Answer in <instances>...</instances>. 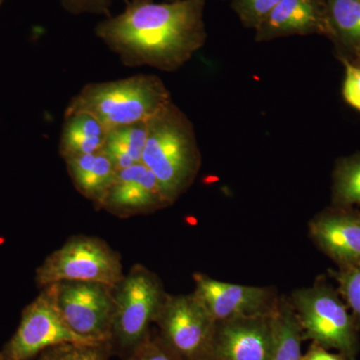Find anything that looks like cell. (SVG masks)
<instances>
[{"instance_id":"obj_1","label":"cell","mask_w":360,"mask_h":360,"mask_svg":"<svg viewBox=\"0 0 360 360\" xmlns=\"http://www.w3.org/2000/svg\"><path fill=\"white\" fill-rule=\"evenodd\" d=\"M206 1L129 0L122 13L106 16L94 33L125 66L174 72L207 39Z\"/></svg>"},{"instance_id":"obj_2","label":"cell","mask_w":360,"mask_h":360,"mask_svg":"<svg viewBox=\"0 0 360 360\" xmlns=\"http://www.w3.org/2000/svg\"><path fill=\"white\" fill-rule=\"evenodd\" d=\"M141 162L155 175L170 205L198 175L201 156L193 122L174 101L148 120Z\"/></svg>"},{"instance_id":"obj_3","label":"cell","mask_w":360,"mask_h":360,"mask_svg":"<svg viewBox=\"0 0 360 360\" xmlns=\"http://www.w3.org/2000/svg\"><path fill=\"white\" fill-rule=\"evenodd\" d=\"M172 101L169 90L160 77L136 75L84 85L71 97L63 115L89 113L108 131L124 125L148 122Z\"/></svg>"},{"instance_id":"obj_4","label":"cell","mask_w":360,"mask_h":360,"mask_svg":"<svg viewBox=\"0 0 360 360\" xmlns=\"http://www.w3.org/2000/svg\"><path fill=\"white\" fill-rule=\"evenodd\" d=\"M162 284L150 270L134 265L115 288L110 345L127 356L149 335L165 300Z\"/></svg>"},{"instance_id":"obj_5","label":"cell","mask_w":360,"mask_h":360,"mask_svg":"<svg viewBox=\"0 0 360 360\" xmlns=\"http://www.w3.org/2000/svg\"><path fill=\"white\" fill-rule=\"evenodd\" d=\"M124 276L122 257L105 241L77 236L45 258L37 270L35 281L40 288L65 281L116 288Z\"/></svg>"},{"instance_id":"obj_6","label":"cell","mask_w":360,"mask_h":360,"mask_svg":"<svg viewBox=\"0 0 360 360\" xmlns=\"http://www.w3.org/2000/svg\"><path fill=\"white\" fill-rule=\"evenodd\" d=\"M293 309L307 338L326 348H335L348 359L357 349L355 319L333 288L319 283L295 291Z\"/></svg>"},{"instance_id":"obj_7","label":"cell","mask_w":360,"mask_h":360,"mask_svg":"<svg viewBox=\"0 0 360 360\" xmlns=\"http://www.w3.org/2000/svg\"><path fill=\"white\" fill-rule=\"evenodd\" d=\"M68 343L98 342L71 330L59 310L56 283L51 284L23 310L20 326L0 349V360H32Z\"/></svg>"},{"instance_id":"obj_8","label":"cell","mask_w":360,"mask_h":360,"mask_svg":"<svg viewBox=\"0 0 360 360\" xmlns=\"http://www.w3.org/2000/svg\"><path fill=\"white\" fill-rule=\"evenodd\" d=\"M155 322L161 340L182 360L212 359L217 323L193 293L167 295Z\"/></svg>"},{"instance_id":"obj_9","label":"cell","mask_w":360,"mask_h":360,"mask_svg":"<svg viewBox=\"0 0 360 360\" xmlns=\"http://www.w3.org/2000/svg\"><path fill=\"white\" fill-rule=\"evenodd\" d=\"M115 288L96 283H56L59 310L71 330L94 342H110Z\"/></svg>"},{"instance_id":"obj_10","label":"cell","mask_w":360,"mask_h":360,"mask_svg":"<svg viewBox=\"0 0 360 360\" xmlns=\"http://www.w3.org/2000/svg\"><path fill=\"white\" fill-rule=\"evenodd\" d=\"M193 277V295L217 323L269 314L276 302L269 288L224 283L201 274H194Z\"/></svg>"},{"instance_id":"obj_11","label":"cell","mask_w":360,"mask_h":360,"mask_svg":"<svg viewBox=\"0 0 360 360\" xmlns=\"http://www.w3.org/2000/svg\"><path fill=\"white\" fill-rule=\"evenodd\" d=\"M168 202L155 175L142 162L117 170L101 205L112 214L129 217L167 207Z\"/></svg>"},{"instance_id":"obj_12","label":"cell","mask_w":360,"mask_h":360,"mask_svg":"<svg viewBox=\"0 0 360 360\" xmlns=\"http://www.w3.org/2000/svg\"><path fill=\"white\" fill-rule=\"evenodd\" d=\"M271 311L217 323L212 357L219 360H269Z\"/></svg>"},{"instance_id":"obj_13","label":"cell","mask_w":360,"mask_h":360,"mask_svg":"<svg viewBox=\"0 0 360 360\" xmlns=\"http://www.w3.org/2000/svg\"><path fill=\"white\" fill-rule=\"evenodd\" d=\"M312 34L329 37L326 0H281L255 28L257 42Z\"/></svg>"},{"instance_id":"obj_14","label":"cell","mask_w":360,"mask_h":360,"mask_svg":"<svg viewBox=\"0 0 360 360\" xmlns=\"http://www.w3.org/2000/svg\"><path fill=\"white\" fill-rule=\"evenodd\" d=\"M310 234L340 269L360 264V213L333 210L315 217Z\"/></svg>"},{"instance_id":"obj_15","label":"cell","mask_w":360,"mask_h":360,"mask_svg":"<svg viewBox=\"0 0 360 360\" xmlns=\"http://www.w3.org/2000/svg\"><path fill=\"white\" fill-rule=\"evenodd\" d=\"M65 161L78 193L94 201L98 207L117 172L108 156L101 150L89 155L71 156Z\"/></svg>"},{"instance_id":"obj_16","label":"cell","mask_w":360,"mask_h":360,"mask_svg":"<svg viewBox=\"0 0 360 360\" xmlns=\"http://www.w3.org/2000/svg\"><path fill=\"white\" fill-rule=\"evenodd\" d=\"M108 130L89 113L63 115L59 139V155L63 160L71 156L89 155L103 150Z\"/></svg>"},{"instance_id":"obj_17","label":"cell","mask_w":360,"mask_h":360,"mask_svg":"<svg viewBox=\"0 0 360 360\" xmlns=\"http://www.w3.org/2000/svg\"><path fill=\"white\" fill-rule=\"evenodd\" d=\"M302 336L295 309L290 303L276 302L271 311L269 360H302Z\"/></svg>"},{"instance_id":"obj_18","label":"cell","mask_w":360,"mask_h":360,"mask_svg":"<svg viewBox=\"0 0 360 360\" xmlns=\"http://www.w3.org/2000/svg\"><path fill=\"white\" fill-rule=\"evenodd\" d=\"M326 4L328 39L352 58L360 52V0H326Z\"/></svg>"},{"instance_id":"obj_19","label":"cell","mask_w":360,"mask_h":360,"mask_svg":"<svg viewBox=\"0 0 360 360\" xmlns=\"http://www.w3.org/2000/svg\"><path fill=\"white\" fill-rule=\"evenodd\" d=\"M148 137V122L134 123L108 130L103 151L116 169L141 162Z\"/></svg>"},{"instance_id":"obj_20","label":"cell","mask_w":360,"mask_h":360,"mask_svg":"<svg viewBox=\"0 0 360 360\" xmlns=\"http://www.w3.org/2000/svg\"><path fill=\"white\" fill-rule=\"evenodd\" d=\"M333 200L336 205H360V153L338 163L333 176Z\"/></svg>"},{"instance_id":"obj_21","label":"cell","mask_w":360,"mask_h":360,"mask_svg":"<svg viewBox=\"0 0 360 360\" xmlns=\"http://www.w3.org/2000/svg\"><path fill=\"white\" fill-rule=\"evenodd\" d=\"M110 342L68 343L47 349L39 360H110Z\"/></svg>"},{"instance_id":"obj_22","label":"cell","mask_w":360,"mask_h":360,"mask_svg":"<svg viewBox=\"0 0 360 360\" xmlns=\"http://www.w3.org/2000/svg\"><path fill=\"white\" fill-rule=\"evenodd\" d=\"M335 278L340 295L352 309L355 321L360 322V264L340 269Z\"/></svg>"},{"instance_id":"obj_23","label":"cell","mask_w":360,"mask_h":360,"mask_svg":"<svg viewBox=\"0 0 360 360\" xmlns=\"http://www.w3.org/2000/svg\"><path fill=\"white\" fill-rule=\"evenodd\" d=\"M281 0H232V8L246 28L255 30Z\"/></svg>"},{"instance_id":"obj_24","label":"cell","mask_w":360,"mask_h":360,"mask_svg":"<svg viewBox=\"0 0 360 360\" xmlns=\"http://www.w3.org/2000/svg\"><path fill=\"white\" fill-rule=\"evenodd\" d=\"M124 360H182L167 343L160 338H151L150 333L146 340L135 347Z\"/></svg>"},{"instance_id":"obj_25","label":"cell","mask_w":360,"mask_h":360,"mask_svg":"<svg viewBox=\"0 0 360 360\" xmlns=\"http://www.w3.org/2000/svg\"><path fill=\"white\" fill-rule=\"evenodd\" d=\"M118 0H60L61 6L72 15L97 14L110 16L111 7Z\"/></svg>"},{"instance_id":"obj_26","label":"cell","mask_w":360,"mask_h":360,"mask_svg":"<svg viewBox=\"0 0 360 360\" xmlns=\"http://www.w3.org/2000/svg\"><path fill=\"white\" fill-rule=\"evenodd\" d=\"M345 66V77L343 82V97L345 101L355 110L360 111V66L341 58Z\"/></svg>"},{"instance_id":"obj_27","label":"cell","mask_w":360,"mask_h":360,"mask_svg":"<svg viewBox=\"0 0 360 360\" xmlns=\"http://www.w3.org/2000/svg\"><path fill=\"white\" fill-rule=\"evenodd\" d=\"M302 360H347V357L341 354H331L328 352V348L314 343L309 352L302 355Z\"/></svg>"},{"instance_id":"obj_28","label":"cell","mask_w":360,"mask_h":360,"mask_svg":"<svg viewBox=\"0 0 360 360\" xmlns=\"http://www.w3.org/2000/svg\"><path fill=\"white\" fill-rule=\"evenodd\" d=\"M347 60L349 61V63H354L355 65L360 66V52L355 54V56H352V58L347 59Z\"/></svg>"},{"instance_id":"obj_29","label":"cell","mask_w":360,"mask_h":360,"mask_svg":"<svg viewBox=\"0 0 360 360\" xmlns=\"http://www.w3.org/2000/svg\"><path fill=\"white\" fill-rule=\"evenodd\" d=\"M162 1H174V0H162Z\"/></svg>"},{"instance_id":"obj_30","label":"cell","mask_w":360,"mask_h":360,"mask_svg":"<svg viewBox=\"0 0 360 360\" xmlns=\"http://www.w3.org/2000/svg\"><path fill=\"white\" fill-rule=\"evenodd\" d=\"M2 0H0V4H1Z\"/></svg>"}]
</instances>
